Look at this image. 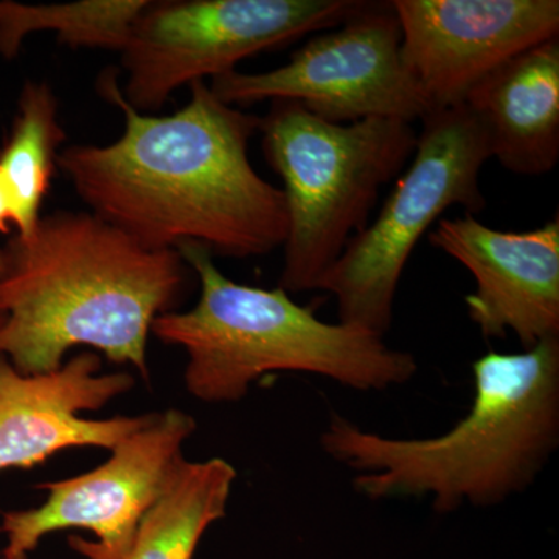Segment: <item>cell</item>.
Returning a JSON list of instances; mask_svg holds the SVG:
<instances>
[{
    "label": "cell",
    "mask_w": 559,
    "mask_h": 559,
    "mask_svg": "<svg viewBox=\"0 0 559 559\" xmlns=\"http://www.w3.org/2000/svg\"><path fill=\"white\" fill-rule=\"evenodd\" d=\"M171 116H151L124 100L117 73L98 91L119 106L123 134L109 145H72L58 167L92 213L150 249L200 245L249 259L283 248L285 193L249 160L260 117L226 105L204 81Z\"/></svg>",
    "instance_id": "obj_1"
},
{
    "label": "cell",
    "mask_w": 559,
    "mask_h": 559,
    "mask_svg": "<svg viewBox=\"0 0 559 559\" xmlns=\"http://www.w3.org/2000/svg\"><path fill=\"white\" fill-rule=\"evenodd\" d=\"M3 253L0 356L14 369L47 373L86 345L148 377L151 326L186 288L178 250L146 248L92 212H57Z\"/></svg>",
    "instance_id": "obj_2"
},
{
    "label": "cell",
    "mask_w": 559,
    "mask_h": 559,
    "mask_svg": "<svg viewBox=\"0 0 559 559\" xmlns=\"http://www.w3.org/2000/svg\"><path fill=\"white\" fill-rule=\"evenodd\" d=\"M468 414L428 439H396L333 415L320 447L371 500L430 498L433 510L495 507L524 492L559 444V337L473 366Z\"/></svg>",
    "instance_id": "obj_3"
},
{
    "label": "cell",
    "mask_w": 559,
    "mask_h": 559,
    "mask_svg": "<svg viewBox=\"0 0 559 559\" xmlns=\"http://www.w3.org/2000/svg\"><path fill=\"white\" fill-rule=\"evenodd\" d=\"M197 272L201 297L186 312H165L151 333L187 352L186 385L194 399L229 403L274 371L318 374L371 392L406 384L418 371L411 353L348 323H329L286 290L253 288L227 278L200 245L178 249Z\"/></svg>",
    "instance_id": "obj_4"
},
{
    "label": "cell",
    "mask_w": 559,
    "mask_h": 559,
    "mask_svg": "<svg viewBox=\"0 0 559 559\" xmlns=\"http://www.w3.org/2000/svg\"><path fill=\"white\" fill-rule=\"evenodd\" d=\"M259 131L264 159L285 183L288 234L278 288L318 289L366 229L381 187L414 156L418 132L396 119L331 123L286 100L271 102Z\"/></svg>",
    "instance_id": "obj_5"
},
{
    "label": "cell",
    "mask_w": 559,
    "mask_h": 559,
    "mask_svg": "<svg viewBox=\"0 0 559 559\" xmlns=\"http://www.w3.org/2000/svg\"><path fill=\"white\" fill-rule=\"evenodd\" d=\"M421 121L414 160L380 215L348 241L318 286L336 299L340 322L382 337L392 325L401 275L423 235L454 205L469 215L487 207L480 171L491 151L476 117L462 103Z\"/></svg>",
    "instance_id": "obj_6"
},
{
    "label": "cell",
    "mask_w": 559,
    "mask_h": 559,
    "mask_svg": "<svg viewBox=\"0 0 559 559\" xmlns=\"http://www.w3.org/2000/svg\"><path fill=\"white\" fill-rule=\"evenodd\" d=\"M364 5L356 0H148L120 51L124 100L140 112L157 110L179 87L231 72L246 58L308 33L330 31Z\"/></svg>",
    "instance_id": "obj_7"
},
{
    "label": "cell",
    "mask_w": 559,
    "mask_h": 559,
    "mask_svg": "<svg viewBox=\"0 0 559 559\" xmlns=\"http://www.w3.org/2000/svg\"><path fill=\"white\" fill-rule=\"evenodd\" d=\"M226 105L296 102L320 119L348 124L366 119H425L430 106L401 51V27L392 3H369L319 33L288 64L261 73L238 70L212 79Z\"/></svg>",
    "instance_id": "obj_8"
},
{
    "label": "cell",
    "mask_w": 559,
    "mask_h": 559,
    "mask_svg": "<svg viewBox=\"0 0 559 559\" xmlns=\"http://www.w3.org/2000/svg\"><path fill=\"white\" fill-rule=\"evenodd\" d=\"M197 429L180 411L150 415L148 421L114 448L108 462L73 479L39 488L49 498L38 509L3 514L5 559H28L49 533L84 528L98 540L72 538L90 559H121L146 510L153 506L180 460L182 444Z\"/></svg>",
    "instance_id": "obj_9"
},
{
    "label": "cell",
    "mask_w": 559,
    "mask_h": 559,
    "mask_svg": "<svg viewBox=\"0 0 559 559\" xmlns=\"http://www.w3.org/2000/svg\"><path fill=\"white\" fill-rule=\"evenodd\" d=\"M401 51L432 110L462 105L492 70L558 38V0H393Z\"/></svg>",
    "instance_id": "obj_10"
},
{
    "label": "cell",
    "mask_w": 559,
    "mask_h": 559,
    "mask_svg": "<svg viewBox=\"0 0 559 559\" xmlns=\"http://www.w3.org/2000/svg\"><path fill=\"white\" fill-rule=\"evenodd\" d=\"M428 240L474 277L465 297L481 336L513 333L522 347L559 337V219L528 231H500L474 215L441 218Z\"/></svg>",
    "instance_id": "obj_11"
},
{
    "label": "cell",
    "mask_w": 559,
    "mask_h": 559,
    "mask_svg": "<svg viewBox=\"0 0 559 559\" xmlns=\"http://www.w3.org/2000/svg\"><path fill=\"white\" fill-rule=\"evenodd\" d=\"M102 359L75 356L60 369L24 374L0 356V471L28 469L73 447L114 450L148 421L143 417L86 419L134 385L131 374H100Z\"/></svg>",
    "instance_id": "obj_12"
},
{
    "label": "cell",
    "mask_w": 559,
    "mask_h": 559,
    "mask_svg": "<svg viewBox=\"0 0 559 559\" xmlns=\"http://www.w3.org/2000/svg\"><path fill=\"white\" fill-rule=\"evenodd\" d=\"M491 157L516 175L540 176L559 160V40H544L492 70L466 95Z\"/></svg>",
    "instance_id": "obj_13"
},
{
    "label": "cell",
    "mask_w": 559,
    "mask_h": 559,
    "mask_svg": "<svg viewBox=\"0 0 559 559\" xmlns=\"http://www.w3.org/2000/svg\"><path fill=\"white\" fill-rule=\"evenodd\" d=\"M235 479L237 471L226 460H180L121 559L193 558L205 530L226 516Z\"/></svg>",
    "instance_id": "obj_14"
},
{
    "label": "cell",
    "mask_w": 559,
    "mask_h": 559,
    "mask_svg": "<svg viewBox=\"0 0 559 559\" xmlns=\"http://www.w3.org/2000/svg\"><path fill=\"white\" fill-rule=\"evenodd\" d=\"M66 132L58 120V102L49 84L27 81L9 142L0 151V173L13 197L16 237H31L58 165Z\"/></svg>",
    "instance_id": "obj_15"
},
{
    "label": "cell",
    "mask_w": 559,
    "mask_h": 559,
    "mask_svg": "<svg viewBox=\"0 0 559 559\" xmlns=\"http://www.w3.org/2000/svg\"><path fill=\"white\" fill-rule=\"evenodd\" d=\"M148 0H81L53 5H24L0 0V57L20 53L27 36L55 32L75 49L123 50L132 24Z\"/></svg>",
    "instance_id": "obj_16"
},
{
    "label": "cell",
    "mask_w": 559,
    "mask_h": 559,
    "mask_svg": "<svg viewBox=\"0 0 559 559\" xmlns=\"http://www.w3.org/2000/svg\"><path fill=\"white\" fill-rule=\"evenodd\" d=\"M14 224V207L11 190L2 173H0V231H9Z\"/></svg>",
    "instance_id": "obj_17"
},
{
    "label": "cell",
    "mask_w": 559,
    "mask_h": 559,
    "mask_svg": "<svg viewBox=\"0 0 559 559\" xmlns=\"http://www.w3.org/2000/svg\"><path fill=\"white\" fill-rule=\"evenodd\" d=\"M3 271H5V253L0 250V275L3 274Z\"/></svg>",
    "instance_id": "obj_18"
},
{
    "label": "cell",
    "mask_w": 559,
    "mask_h": 559,
    "mask_svg": "<svg viewBox=\"0 0 559 559\" xmlns=\"http://www.w3.org/2000/svg\"><path fill=\"white\" fill-rule=\"evenodd\" d=\"M3 322H5V314H3V312H0V329H2Z\"/></svg>",
    "instance_id": "obj_19"
}]
</instances>
